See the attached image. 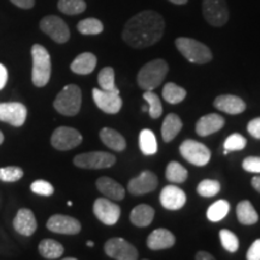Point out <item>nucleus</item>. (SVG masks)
<instances>
[{
	"label": "nucleus",
	"instance_id": "obj_51",
	"mask_svg": "<svg viewBox=\"0 0 260 260\" xmlns=\"http://www.w3.org/2000/svg\"><path fill=\"white\" fill-rule=\"evenodd\" d=\"M87 246H88V247H93V246H94V242H93V241H88V242H87Z\"/></svg>",
	"mask_w": 260,
	"mask_h": 260
},
{
	"label": "nucleus",
	"instance_id": "obj_44",
	"mask_svg": "<svg viewBox=\"0 0 260 260\" xmlns=\"http://www.w3.org/2000/svg\"><path fill=\"white\" fill-rule=\"evenodd\" d=\"M247 130H248V133L253 138L260 140V117L252 119L248 123V125H247Z\"/></svg>",
	"mask_w": 260,
	"mask_h": 260
},
{
	"label": "nucleus",
	"instance_id": "obj_33",
	"mask_svg": "<svg viewBox=\"0 0 260 260\" xmlns=\"http://www.w3.org/2000/svg\"><path fill=\"white\" fill-rule=\"evenodd\" d=\"M230 211V205L226 200H218L213 203L207 210V218L211 222H219L224 219Z\"/></svg>",
	"mask_w": 260,
	"mask_h": 260
},
{
	"label": "nucleus",
	"instance_id": "obj_16",
	"mask_svg": "<svg viewBox=\"0 0 260 260\" xmlns=\"http://www.w3.org/2000/svg\"><path fill=\"white\" fill-rule=\"evenodd\" d=\"M158 187V178L152 171H142L139 176L130 180L128 190L133 195H144L155 190Z\"/></svg>",
	"mask_w": 260,
	"mask_h": 260
},
{
	"label": "nucleus",
	"instance_id": "obj_46",
	"mask_svg": "<svg viewBox=\"0 0 260 260\" xmlns=\"http://www.w3.org/2000/svg\"><path fill=\"white\" fill-rule=\"evenodd\" d=\"M8 70L3 64H0V90H2L6 86L8 82Z\"/></svg>",
	"mask_w": 260,
	"mask_h": 260
},
{
	"label": "nucleus",
	"instance_id": "obj_43",
	"mask_svg": "<svg viewBox=\"0 0 260 260\" xmlns=\"http://www.w3.org/2000/svg\"><path fill=\"white\" fill-rule=\"evenodd\" d=\"M247 260H260V239L255 240L247 252Z\"/></svg>",
	"mask_w": 260,
	"mask_h": 260
},
{
	"label": "nucleus",
	"instance_id": "obj_28",
	"mask_svg": "<svg viewBox=\"0 0 260 260\" xmlns=\"http://www.w3.org/2000/svg\"><path fill=\"white\" fill-rule=\"evenodd\" d=\"M139 146L145 155H153L158 152V142L154 133L149 129L141 130L139 135Z\"/></svg>",
	"mask_w": 260,
	"mask_h": 260
},
{
	"label": "nucleus",
	"instance_id": "obj_31",
	"mask_svg": "<svg viewBox=\"0 0 260 260\" xmlns=\"http://www.w3.org/2000/svg\"><path fill=\"white\" fill-rule=\"evenodd\" d=\"M167 180L171 183H183L188 178V171L184 167H182L180 162L170 161L165 171Z\"/></svg>",
	"mask_w": 260,
	"mask_h": 260
},
{
	"label": "nucleus",
	"instance_id": "obj_11",
	"mask_svg": "<svg viewBox=\"0 0 260 260\" xmlns=\"http://www.w3.org/2000/svg\"><path fill=\"white\" fill-rule=\"evenodd\" d=\"M105 253L115 260H138L139 253L132 243L121 237H113L104 246Z\"/></svg>",
	"mask_w": 260,
	"mask_h": 260
},
{
	"label": "nucleus",
	"instance_id": "obj_3",
	"mask_svg": "<svg viewBox=\"0 0 260 260\" xmlns=\"http://www.w3.org/2000/svg\"><path fill=\"white\" fill-rule=\"evenodd\" d=\"M32 71L31 81L34 86L45 87L51 79V57L42 45L35 44L31 47Z\"/></svg>",
	"mask_w": 260,
	"mask_h": 260
},
{
	"label": "nucleus",
	"instance_id": "obj_45",
	"mask_svg": "<svg viewBox=\"0 0 260 260\" xmlns=\"http://www.w3.org/2000/svg\"><path fill=\"white\" fill-rule=\"evenodd\" d=\"M10 2L12 3V4L18 6V8L21 9H31L32 6L35 5V0H10Z\"/></svg>",
	"mask_w": 260,
	"mask_h": 260
},
{
	"label": "nucleus",
	"instance_id": "obj_49",
	"mask_svg": "<svg viewBox=\"0 0 260 260\" xmlns=\"http://www.w3.org/2000/svg\"><path fill=\"white\" fill-rule=\"evenodd\" d=\"M169 2L174 3V4L176 5H183V4H187L188 0H169Z\"/></svg>",
	"mask_w": 260,
	"mask_h": 260
},
{
	"label": "nucleus",
	"instance_id": "obj_6",
	"mask_svg": "<svg viewBox=\"0 0 260 260\" xmlns=\"http://www.w3.org/2000/svg\"><path fill=\"white\" fill-rule=\"evenodd\" d=\"M182 157L195 167H205L211 159V151L201 142L195 140H186L180 146Z\"/></svg>",
	"mask_w": 260,
	"mask_h": 260
},
{
	"label": "nucleus",
	"instance_id": "obj_37",
	"mask_svg": "<svg viewBox=\"0 0 260 260\" xmlns=\"http://www.w3.org/2000/svg\"><path fill=\"white\" fill-rule=\"evenodd\" d=\"M197 191L201 197H214L220 191V183L217 180H204L198 184Z\"/></svg>",
	"mask_w": 260,
	"mask_h": 260
},
{
	"label": "nucleus",
	"instance_id": "obj_1",
	"mask_svg": "<svg viewBox=\"0 0 260 260\" xmlns=\"http://www.w3.org/2000/svg\"><path fill=\"white\" fill-rule=\"evenodd\" d=\"M165 30L161 15L152 10H145L128 19L122 38L133 48H146L157 44Z\"/></svg>",
	"mask_w": 260,
	"mask_h": 260
},
{
	"label": "nucleus",
	"instance_id": "obj_8",
	"mask_svg": "<svg viewBox=\"0 0 260 260\" xmlns=\"http://www.w3.org/2000/svg\"><path fill=\"white\" fill-rule=\"evenodd\" d=\"M203 15L209 24L222 27L229 19L225 0H203Z\"/></svg>",
	"mask_w": 260,
	"mask_h": 260
},
{
	"label": "nucleus",
	"instance_id": "obj_4",
	"mask_svg": "<svg viewBox=\"0 0 260 260\" xmlns=\"http://www.w3.org/2000/svg\"><path fill=\"white\" fill-rule=\"evenodd\" d=\"M81 104H82V93L80 87L76 84H68L58 93L53 106L60 115L75 116L80 112Z\"/></svg>",
	"mask_w": 260,
	"mask_h": 260
},
{
	"label": "nucleus",
	"instance_id": "obj_29",
	"mask_svg": "<svg viewBox=\"0 0 260 260\" xmlns=\"http://www.w3.org/2000/svg\"><path fill=\"white\" fill-rule=\"evenodd\" d=\"M39 253L46 259H58L63 255L64 247L56 240L45 239L39 243Z\"/></svg>",
	"mask_w": 260,
	"mask_h": 260
},
{
	"label": "nucleus",
	"instance_id": "obj_24",
	"mask_svg": "<svg viewBox=\"0 0 260 260\" xmlns=\"http://www.w3.org/2000/svg\"><path fill=\"white\" fill-rule=\"evenodd\" d=\"M154 218V210L149 205L141 204L134 207L130 213V222L135 226L145 228L153 222Z\"/></svg>",
	"mask_w": 260,
	"mask_h": 260
},
{
	"label": "nucleus",
	"instance_id": "obj_48",
	"mask_svg": "<svg viewBox=\"0 0 260 260\" xmlns=\"http://www.w3.org/2000/svg\"><path fill=\"white\" fill-rule=\"evenodd\" d=\"M252 186L258 193H260V176H255L252 178Z\"/></svg>",
	"mask_w": 260,
	"mask_h": 260
},
{
	"label": "nucleus",
	"instance_id": "obj_18",
	"mask_svg": "<svg viewBox=\"0 0 260 260\" xmlns=\"http://www.w3.org/2000/svg\"><path fill=\"white\" fill-rule=\"evenodd\" d=\"M14 228L18 234L23 236H31L38 228L34 213L29 209H21L14 219Z\"/></svg>",
	"mask_w": 260,
	"mask_h": 260
},
{
	"label": "nucleus",
	"instance_id": "obj_20",
	"mask_svg": "<svg viewBox=\"0 0 260 260\" xmlns=\"http://www.w3.org/2000/svg\"><path fill=\"white\" fill-rule=\"evenodd\" d=\"M175 242H176V239H175L174 234L170 230L164 229V228L155 229L147 237V247L152 251L171 248L175 245Z\"/></svg>",
	"mask_w": 260,
	"mask_h": 260
},
{
	"label": "nucleus",
	"instance_id": "obj_53",
	"mask_svg": "<svg viewBox=\"0 0 260 260\" xmlns=\"http://www.w3.org/2000/svg\"><path fill=\"white\" fill-rule=\"evenodd\" d=\"M61 260H77L76 258H65V259H61Z\"/></svg>",
	"mask_w": 260,
	"mask_h": 260
},
{
	"label": "nucleus",
	"instance_id": "obj_50",
	"mask_svg": "<svg viewBox=\"0 0 260 260\" xmlns=\"http://www.w3.org/2000/svg\"><path fill=\"white\" fill-rule=\"evenodd\" d=\"M3 142H4V135H3V133L0 132V145H2Z\"/></svg>",
	"mask_w": 260,
	"mask_h": 260
},
{
	"label": "nucleus",
	"instance_id": "obj_26",
	"mask_svg": "<svg viewBox=\"0 0 260 260\" xmlns=\"http://www.w3.org/2000/svg\"><path fill=\"white\" fill-rule=\"evenodd\" d=\"M182 121L181 118L175 113H170L164 119L161 125V136L165 142H170L176 138V135L181 132L182 129Z\"/></svg>",
	"mask_w": 260,
	"mask_h": 260
},
{
	"label": "nucleus",
	"instance_id": "obj_9",
	"mask_svg": "<svg viewBox=\"0 0 260 260\" xmlns=\"http://www.w3.org/2000/svg\"><path fill=\"white\" fill-rule=\"evenodd\" d=\"M40 29L58 44H65L70 39V29L60 17L54 15L41 19Z\"/></svg>",
	"mask_w": 260,
	"mask_h": 260
},
{
	"label": "nucleus",
	"instance_id": "obj_2",
	"mask_svg": "<svg viewBox=\"0 0 260 260\" xmlns=\"http://www.w3.org/2000/svg\"><path fill=\"white\" fill-rule=\"evenodd\" d=\"M169 65L164 59H154L145 64L138 74V84L145 90H153L167 77Z\"/></svg>",
	"mask_w": 260,
	"mask_h": 260
},
{
	"label": "nucleus",
	"instance_id": "obj_14",
	"mask_svg": "<svg viewBox=\"0 0 260 260\" xmlns=\"http://www.w3.org/2000/svg\"><path fill=\"white\" fill-rule=\"evenodd\" d=\"M28 110L21 103L0 104V121L14 126H22L27 119Z\"/></svg>",
	"mask_w": 260,
	"mask_h": 260
},
{
	"label": "nucleus",
	"instance_id": "obj_22",
	"mask_svg": "<svg viewBox=\"0 0 260 260\" xmlns=\"http://www.w3.org/2000/svg\"><path fill=\"white\" fill-rule=\"evenodd\" d=\"M96 188L100 193L106 195L107 199L111 200H123L124 199L125 190L118 182L110 177H100L96 181Z\"/></svg>",
	"mask_w": 260,
	"mask_h": 260
},
{
	"label": "nucleus",
	"instance_id": "obj_54",
	"mask_svg": "<svg viewBox=\"0 0 260 260\" xmlns=\"http://www.w3.org/2000/svg\"><path fill=\"white\" fill-rule=\"evenodd\" d=\"M142 260H147V259H142Z\"/></svg>",
	"mask_w": 260,
	"mask_h": 260
},
{
	"label": "nucleus",
	"instance_id": "obj_34",
	"mask_svg": "<svg viewBox=\"0 0 260 260\" xmlns=\"http://www.w3.org/2000/svg\"><path fill=\"white\" fill-rule=\"evenodd\" d=\"M86 9L87 4L84 0H58V10L65 15L82 14Z\"/></svg>",
	"mask_w": 260,
	"mask_h": 260
},
{
	"label": "nucleus",
	"instance_id": "obj_30",
	"mask_svg": "<svg viewBox=\"0 0 260 260\" xmlns=\"http://www.w3.org/2000/svg\"><path fill=\"white\" fill-rule=\"evenodd\" d=\"M186 89L177 86L176 83L169 82L165 84L164 88H162V98H164L165 102L172 104V105H176V104L182 103L186 99Z\"/></svg>",
	"mask_w": 260,
	"mask_h": 260
},
{
	"label": "nucleus",
	"instance_id": "obj_5",
	"mask_svg": "<svg viewBox=\"0 0 260 260\" xmlns=\"http://www.w3.org/2000/svg\"><path fill=\"white\" fill-rule=\"evenodd\" d=\"M181 54L194 64H206L212 60V52L203 42L190 38H178L175 41Z\"/></svg>",
	"mask_w": 260,
	"mask_h": 260
},
{
	"label": "nucleus",
	"instance_id": "obj_27",
	"mask_svg": "<svg viewBox=\"0 0 260 260\" xmlns=\"http://www.w3.org/2000/svg\"><path fill=\"white\" fill-rule=\"evenodd\" d=\"M236 214L239 222L243 225H252L259 220V216L253 205L248 200H243L237 205Z\"/></svg>",
	"mask_w": 260,
	"mask_h": 260
},
{
	"label": "nucleus",
	"instance_id": "obj_35",
	"mask_svg": "<svg viewBox=\"0 0 260 260\" xmlns=\"http://www.w3.org/2000/svg\"><path fill=\"white\" fill-rule=\"evenodd\" d=\"M144 99L148 105V113L151 116V118H159L162 113V106L159 96L155 93H153V90H145Z\"/></svg>",
	"mask_w": 260,
	"mask_h": 260
},
{
	"label": "nucleus",
	"instance_id": "obj_15",
	"mask_svg": "<svg viewBox=\"0 0 260 260\" xmlns=\"http://www.w3.org/2000/svg\"><path fill=\"white\" fill-rule=\"evenodd\" d=\"M47 229L52 233L64 234V235H75L81 232V223L73 217L64 214H54L46 224Z\"/></svg>",
	"mask_w": 260,
	"mask_h": 260
},
{
	"label": "nucleus",
	"instance_id": "obj_32",
	"mask_svg": "<svg viewBox=\"0 0 260 260\" xmlns=\"http://www.w3.org/2000/svg\"><path fill=\"white\" fill-rule=\"evenodd\" d=\"M98 83H99L100 89L106 90V92H119L115 83V70L111 67H106L100 70L98 75Z\"/></svg>",
	"mask_w": 260,
	"mask_h": 260
},
{
	"label": "nucleus",
	"instance_id": "obj_36",
	"mask_svg": "<svg viewBox=\"0 0 260 260\" xmlns=\"http://www.w3.org/2000/svg\"><path fill=\"white\" fill-rule=\"evenodd\" d=\"M77 30L83 35H98L104 30V24L96 18H84L77 24Z\"/></svg>",
	"mask_w": 260,
	"mask_h": 260
},
{
	"label": "nucleus",
	"instance_id": "obj_25",
	"mask_svg": "<svg viewBox=\"0 0 260 260\" xmlns=\"http://www.w3.org/2000/svg\"><path fill=\"white\" fill-rule=\"evenodd\" d=\"M100 139H102L104 145H106L107 147L113 149V151L122 152L126 147L125 139L115 129L103 128L100 130Z\"/></svg>",
	"mask_w": 260,
	"mask_h": 260
},
{
	"label": "nucleus",
	"instance_id": "obj_42",
	"mask_svg": "<svg viewBox=\"0 0 260 260\" xmlns=\"http://www.w3.org/2000/svg\"><path fill=\"white\" fill-rule=\"evenodd\" d=\"M242 167L246 171L260 174V157H247L242 162Z\"/></svg>",
	"mask_w": 260,
	"mask_h": 260
},
{
	"label": "nucleus",
	"instance_id": "obj_21",
	"mask_svg": "<svg viewBox=\"0 0 260 260\" xmlns=\"http://www.w3.org/2000/svg\"><path fill=\"white\" fill-rule=\"evenodd\" d=\"M224 124H225V121L222 116L217 115V113H210V115L201 117L198 121L195 129L199 136H209L222 129Z\"/></svg>",
	"mask_w": 260,
	"mask_h": 260
},
{
	"label": "nucleus",
	"instance_id": "obj_47",
	"mask_svg": "<svg viewBox=\"0 0 260 260\" xmlns=\"http://www.w3.org/2000/svg\"><path fill=\"white\" fill-rule=\"evenodd\" d=\"M195 260H216V259H214L209 252L200 251L197 253V255H195Z\"/></svg>",
	"mask_w": 260,
	"mask_h": 260
},
{
	"label": "nucleus",
	"instance_id": "obj_19",
	"mask_svg": "<svg viewBox=\"0 0 260 260\" xmlns=\"http://www.w3.org/2000/svg\"><path fill=\"white\" fill-rule=\"evenodd\" d=\"M213 105L219 111H223L229 115H240L246 110V103L241 98L232 95V94H224L214 99Z\"/></svg>",
	"mask_w": 260,
	"mask_h": 260
},
{
	"label": "nucleus",
	"instance_id": "obj_39",
	"mask_svg": "<svg viewBox=\"0 0 260 260\" xmlns=\"http://www.w3.org/2000/svg\"><path fill=\"white\" fill-rule=\"evenodd\" d=\"M246 145H247L246 138H243L241 134H233L228 136L225 141H224L223 147L228 152H233V151H241V149L246 147Z\"/></svg>",
	"mask_w": 260,
	"mask_h": 260
},
{
	"label": "nucleus",
	"instance_id": "obj_17",
	"mask_svg": "<svg viewBox=\"0 0 260 260\" xmlns=\"http://www.w3.org/2000/svg\"><path fill=\"white\" fill-rule=\"evenodd\" d=\"M159 199H160V204L164 209L176 211L186 205L187 195L181 188L170 184V186L162 188Z\"/></svg>",
	"mask_w": 260,
	"mask_h": 260
},
{
	"label": "nucleus",
	"instance_id": "obj_12",
	"mask_svg": "<svg viewBox=\"0 0 260 260\" xmlns=\"http://www.w3.org/2000/svg\"><path fill=\"white\" fill-rule=\"evenodd\" d=\"M93 212L105 225H115L121 217V207L106 198H99L93 206Z\"/></svg>",
	"mask_w": 260,
	"mask_h": 260
},
{
	"label": "nucleus",
	"instance_id": "obj_7",
	"mask_svg": "<svg viewBox=\"0 0 260 260\" xmlns=\"http://www.w3.org/2000/svg\"><path fill=\"white\" fill-rule=\"evenodd\" d=\"M116 162V157L107 152H88L76 155L74 158V164L81 169H106L111 168Z\"/></svg>",
	"mask_w": 260,
	"mask_h": 260
},
{
	"label": "nucleus",
	"instance_id": "obj_23",
	"mask_svg": "<svg viewBox=\"0 0 260 260\" xmlns=\"http://www.w3.org/2000/svg\"><path fill=\"white\" fill-rule=\"evenodd\" d=\"M96 67V57L90 52H84L75 58L70 65L73 73L77 75H89L92 74Z\"/></svg>",
	"mask_w": 260,
	"mask_h": 260
},
{
	"label": "nucleus",
	"instance_id": "obj_52",
	"mask_svg": "<svg viewBox=\"0 0 260 260\" xmlns=\"http://www.w3.org/2000/svg\"><path fill=\"white\" fill-rule=\"evenodd\" d=\"M147 109H148V107H147V106H144V107H142V111H144V112H146V111H147Z\"/></svg>",
	"mask_w": 260,
	"mask_h": 260
},
{
	"label": "nucleus",
	"instance_id": "obj_10",
	"mask_svg": "<svg viewBox=\"0 0 260 260\" xmlns=\"http://www.w3.org/2000/svg\"><path fill=\"white\" fill-rule=\"evenodd\" d=\"M82 142V135L70 126H59L53 132L51 144L58 151H69Z\"/></svg>",
	"mask_w": 260,
	"mask_h": 260
},
{
	"label": "nucleus",
	"instance_id": "obj_13",
	"mask_svg": "<svg viewBox=\"0 0 260 260\" xmlns=\"http://www.w3.org/2000/svg\"><path fill=\"white\" fill-rule=\"evenodd\" d=\"M93 100L102 111L109 115L118 113L123 105L119 92H106L99 88L93 89Z\"/></svg>",
	"mask_w": 260,
	"mask_h": 260
},
{
	"label": "nucleus",
	"instance_id": "obj_40",
	"mask_svg": "<svg viewBox=\"0 0 260 260\" xmlns=\"http://www.w3.org/2000/svg\"><path fill=\"white\" fill-rule=\"evenodd\" d=\"M23 177V170L17 167H6L0 169V181L16 182Z\"/></svg>",
	"mask_w": 260,
	"mask_h": 260
},
{
	"label": "nucleus",
	"instance_id": "obj_38",
	"mask_svg": "<svg viewBox=\"0 0 260 260\" xmlns=\"http://www.w3.org/2000/svg\"><path fill=\"white\" fill-rule=\"evenodd\" d=\"M219 237H220V242H222V246L224 247V249L228 251L229 253H235L237 249H239V239L237 236L230 230L223 229L219 232Z\"/></svg>",
	"mask_w": 260,
	"mask_h": 260
},
{
	"label": "nucleus",
	"instance_id": "obj_41",
	"mask_svg": "<svg viewBox=\"0 0 260 260\" xmlns=\"http://www.w3.org/2000/svg\"><path fill=\"white\" fill-rule=\"evenodd\" d=\"M30 189L32 193L38 194V195H44V197H50V195L53 194V186L50 183V182L44 181V180H39L32 182Z\"/></svg>",
	"mask_w": 260,
	"mask_h": 260
}]
</instances>
